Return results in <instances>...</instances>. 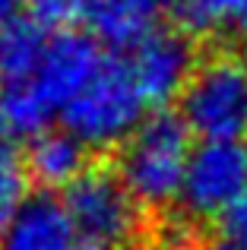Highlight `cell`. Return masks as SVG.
I'll use <instances>...</instances> for the list:
<instances>
[{
    "instance_id": "obj_8",
    "label": "cell",
    "mask_w": 247,
    "mask_h": 250,
    "mask_svg": "<svg viewBox=\"0 0 247 250\" xmlns=\"http://www.w3.org/2000/svg\"><path fill=\"white\" fill-rule=\"evenodd\" d=\"M80 231L61 196L29 193L0 234V250H76Z\"/></svg>"
},
{
    "instance_id": "obj_9",
    "label": "cell",
    "mask_w": 247,
    "mask_h": 250,
    "mask_svg": "<svg viewBox=\"0 0 247 250\" xmlns=\"http://www.w3.org/2000/svg\"><path fill=\"white\" fill-rule=\"evenodd\" d=\"M178 6L181 0H92L86 19L99 42L130 51L146 35L162 29L159 22Z\"/></svg>"
},
{
    "instance_id": "obj_10",
    "label": "cell",
    "mask_w": 247,
    "mask_h": 250,
    "mask_svg": "<svg viewBox=\"0 0 247 250\" xmlns=\"http://www.w3.org/2000/svg\"><path fill=\"white\" fill-rule=\"evenodd\" d=\"M25 168L44 190L70 187L89 171L86 146L70 130H44L32 140L25 152Z\"/></svg>"
},
{
    "instance_id": "obj_15",
    "label": "cell",
    "mask_w": 247,
    "mask_h": 250,
    "mask_svg": "<svg viewBox=\"0 0 247 250\" xmlns=\"http://www.w3.org/2000/svg\"><path fill=\"white\" fill-rule=\"evenodd\" d=\"M225 238L231 241H247V196L241 200V206L225 219Z\"/></svg>"
},
{
    "instance_id": "obj_3",
    "label": "cell",
    "mask_w": 247,
    "mask_h": 250,
    "mask_svg": "<svg viewBox=\"0 0 247 250\" xmlns=\"http://www.w3.org/2000/svg\"><path fill=\"white\" fill-rule=\"evenodd\" d=\"M181 121L203 143H241L247 136V54L222 48L200 57L181 95Z\"/></svg>"
},
{
    "instance_id": "obj_17",
    "label": "cell",
    "mask_w": 247,
    "mask_h": 250,
    "mask_svg": "<svg viewBox=\"0 0 247 250\" xmlns=\"http://www.w3.org/2000/svg\"><path fill=\"white\" fill-rule=\"evenodd\" d=\"M216 250H247V241H231V238H225Z\"/></svg>"
},
{
    "instance_id": "obj_7",
    "label": "cell",
    "mask_w": 247,
    "mask_h": 250,
    "mask_svg": "<svg viewBox=\"0 0 247 250\" xmlns=\"http://www.w3.org/2000/svg\"><path fill=\"white\" fill-rule=\"evenodd\" d=\"M127 63L136 76V85L143 89L149 108L168 104L171 98H181L197 70V51L187 32L181 29H155L136 48H130Z\"/></svg>"
},
{
    "instance_id": "obj_13",
    "label": "cell",
    "mask_w": 247,
    "mask_h": 250,
    "mask_svg": "<svg viewBox=\"0 0 247 250\" xmlns=\"http://www.w3.org/2000/svg\"><path fill=\"white\" fill-rule=\"evenodd\" d=\"M181 19L193 32H219L222 25L238 22L247 10V0H181Z\"/></svg>"
},
{
    "instance_id": "obj_12",
    "label": "cell",
    "mask_w": 247,
    "mask_h": 250,
    "mask_svg": "<svg viewBox=\"0 0 247 250\" xmlns=\"http://www.w3.org/2000/svg\"><path fill=\"white\" fill-rule=\"evenodd\" d=\"M25 159L19 155L16 143L6 130H0V234H3L6 222L25 200Z\"/></svg>"
},
{
    "instance_id": "obj_11",
    "label": "cell",
    "mask_w": 247,
    "mask_h": 250,
    "mask_svg": "<svg viewBox=\"0 0 247 250\" xmlns=\"http://www.w3.org/2000/svg\"><path fill=\"white\" fill-rule=\"evenodd\" d=\"M48 25H41L32 16L13 19L10 25H3L0 29V85L25 83L29 76H35V70L48 54Z\"/></svg>"
},
{
    "instance_id": "obj_4",
    "label": "cell",
    "mask_w": 247,
    "mask_h": 250,
    "mask_svg": "<svg viewBox=\"0 0 247 250\" xmlns=\"http://www.w3.org/2000/svg\"><path fill=\"white\" fill-rule=\"evenodd\" d=\"M67 203L73 225L80 231V244L118 250L130 244L136 231V206L118 171L89 168L76 184L67 187Z\"/></svg>"
},
{
    "instance_id": "obj_18",
    "label": "cell",
    "mask_w": 247,
    "mask_h": 250,
    "mask_svg": "<svg viewBox=\"0 0 247 250\" xmlns=\"http://www.w3.org/2000/svg\"><path fill=\"white\" fill-rule=\"evenodd\" d=\"M238 32H241V38L247 42V10H244V16L238 19Z\"/></svg>"
},
{
    "instance_id": "obj_14",
    "label": "cell",
    "mask_w": 247,
    "mask_h": 250,
    "mask_svg": "<svg viewBox=\"0 0 247 250\" xmlns=\"http://www.w3.org/2000/svg\"><path fill=\"white\" fill-rule=\"evenodd\" d=\"M22 3L29 6L32 19H38L41 25H70L89 16L92 0H22Z\"/></svg>"
},
{
    "instance_id": "obj_16",
    "label": "cell",
    "mask_w": 247,
    "mask_h": 250,
    "mask_svg": "<svg viewBox=\"0 0 247 250\" xmlns=\"http://www.w3.org/2000/svg\"><path fill=\"white\" fill-rule=\"evenodd\" d=\"M16 6H19V0H0V29L16 19Z\"/></svg>"
},
{
    "instance_id": "obj_2",
    "label": "cell",
    "mask_w": 247,
    "mask_h": 250,
    "mask_svg": "<svg viewBox=\"0 0 247 250\" xmlns=\"http://www.w3.org/2000/svg\"><path fill=\"white\" fill-rule=\"evenodd\" d=\"M146 95L136 85L127 57H105L99 73L63 108V130L86 149L124 146L146 124Z\"/></svg>"
},
{
    "instance_id": "obj_5",
    "label": "cell",
    "mask_w": 247,
    "mask_h": 250,
    "mask_svg": "<svg viewBox=\"0 0 247 250\" xmlns=\"http://www.w3.org/2000/svg\"><path fill=\"white\" fill-rule=\"evenodd\" d=\"M247 196L244 143H200L181 187V206L190 222L228 219Z\"/></svg>"
},
{
    "instance_id": "obj_19",
    "label": "cell",
    "mask_w": 247,
    "mask_h": 250,
    "mask_svg": "<svg viewBox=\"0 0 247 250\" xmlns=\"http://www.w3.org/2000/svg\"><path fill=\"white\" fill-rule=\"evenodd\" d=\"M76 250H102V247H89V244H80Z\"/></svg>"
},
{
    "instance_id": "obj_1",
    "label": "cell",
    "mask_w": 247,
    "mask_h": 250,
    "mask_svg": "<svg viewBox=\"0 0 247 250\" xmlns=\"http://www.w3.org/2000/svg\"><path fill=\"white\" fill-rule=\"evenodd\" d=\"M190 155V127L181 121V114L159 111L146 117V124L121 146L118 174L140 206L168 209L181 200Z\"/></svg>"
},
{
    "instance_id": "obj_6",
    "label": "cell",
    "mask_w": 247,
    "mask_h": 250,
    "mask_svg": "<svg viewBox=\"0 0 247 250\" xmlns=\"http://www.w3.org/2000/svg\"><path fill=\"white\" fill-rule=\"evenodd\" d=\"M102 63H105V54L95 38L80 35V32H61V35H51L48 54H44L41 67L35 70V76L13 85H22L44 108V114L54 117L57 111L63 114V108L99 73Z\"/></svg>"
}]
</instances>
